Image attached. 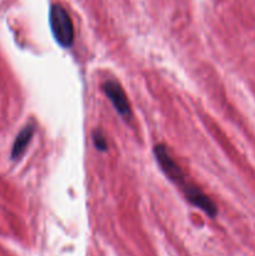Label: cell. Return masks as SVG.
Returning <instances> with one entry per match:
<instances>
[{
	"instance_id": "cell-1",
	"label": "cell",
	"mask_w": 255,
	"mask_h": 256,
	"mask_svg": "<svg viewBox=\"0 0 255 256\" xmlns=\"http://www.w3.org/2000/svg\"><path fill=\"white\" fill-rule=\"evenodd\" d=\"M154 154L155 158H156V162H159L162 172H164L165 175L169 178L170 182H172L175 185H178V188L182 190V194L185 195V198H186L192 205H195V206L202 209L204 212H206L209 216L214 218L215 215H216L218 209L216 206H215L214 202H212V200L210 199L209 196H206L199 188L190 184L189 182L185 180V176L184 174H182V169H180L179 165L176 164V162L172 159V156L170 155V152H168L166 148H165L164 145H156V146L154 148Z\"/></svg>"
},
{
	"instance_id": "cell-2",
	"label": "cell",
	"mask_w": 255,
	"mask_h": 256,
	"mask_svg": "<svg viewBox=\"0 0 255 256\" xmlns=\"http://www.w3.org/2000/svg\"><path fill=\"white\" fill-rule=\"evenodd\" d=\"M50 29L55 40L62 48H70L74 42V26L66 10L59 4L50 8L49 12Z\"/></svg>"
},
{
	"instance_id": "cell-3",
	"label": "cell",
	"mask_w": 255,
	"mask_h": 256,
	"mask_svg": "<svg viewBox=\"0 0 255 256\" xmlns=\"http://www.w3.org/2000/svg\"><path fill=\"white\" fill-rule=\"evenodd\" d=\"M102 90H104L105 95L109 98L112 104L114 105L115 110L122 115V118L130 116V105L126 99L124 90L120 86L119 82L115 80H108L102 84Z\"/></svg>"
},
{
	"instance_id": "cell-4",
	"label": "cell",
	"mask_w": 255,
	"mask_h": 256,
	"mask_svg": "<svg viewBox=\"0 0 255 256\" xmlns=\"http://www.w3.org/2000/svg\"><path fill=\"white\" fill-rule=\"evenodd\" d=\"M34 126L32 125H26L22 132L18 134L16 139H15L14 144H12V159L16 160L24 154V152L26 150L28 145H29L30 140H32V135H34Z\"/></svg>"
},
{
	"instance_id": "cell-5",
	"label": "cell",
	"mask_w": 255,
	"mask_h": 256,
	"mask_svg": "<svg viewBox=\"0 0 255 256\" xmlns=\"http://www.w3.org/2000/svg\"><path fill=\"white\" fill-rule=\"evenodd\" d=\"M92 142H94L95 148H96L98 150H100V152H105V150H106V139H105L104 134H102L100 130H95V132H92Z\"/></svg>"
}]
</instances>
